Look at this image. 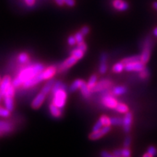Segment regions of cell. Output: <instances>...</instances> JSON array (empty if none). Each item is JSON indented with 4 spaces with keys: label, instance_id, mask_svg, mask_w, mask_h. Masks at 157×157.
I'll use <instances>...</instances> for the list:
<instances>
[{
    "label": "cell",
    "instance_id": "35",
    "mask_svg": "<svg viewBox=\"0 0 157 157\" xmlns=\"http://www.w3.org/2000/svg\"><path fill=\"white\" fill-rule=\"evenodd\" d=\"M103 124H102L101 121H100V119H98L97 122L95 124V125H94L93 127V132H97V131L100 130L102 127H103Z\"/></svg>",
    "mask_w": 157,
    "mask_h": 157
},
{
    "label": "cell",
    "instance_id": "8",
    "mask_svg": "<svg viewBox=\"0 0 157 157\" xmlns=\"http://www.w3.org/2000/svg\"><path fill=\"white\" fill-rule=\"evenodd\" d=\"M111 130V125L109 126H103L100 130L97 132H92L89 135V138L92 140H96L101 138L105 135H106L108 132H110Z\"/></svg>",
    "mask_w": 157,
    "mask_h": 157
},
{
    "label": "cell",
    "instance_id": "15",
    "mask_svg": "<svg viewBox=\"0 0 157 157\" xmlns=\"http://www.w3.org/2000/svg\"><path fill=\"white\" fill-rule=\"evenodd\" d=\"M13 129V126L11 123L5 121H0V136L6 133L11 132Z\"/></svg>",
    "mask_w": 157,
    "mask_h": 157
},
{
    "label": "cell",
    "instance_id": "5",
    "mask_svg": "<svg viewBox=\"0 0 157 157\" xmlns=\"http://www.w3.org/2000/svg\"><path fill=\"white\" fill-rule=\"evenodd\" d=\"M101 102L104 106L111 109H115L118 104V101L113 97V94H109V95H103V98L101 100Z\"/></svg>",
    "mask_w": 157,
    "mask_h": 157
},
{
    "label": "cell",
    "instance_id": "31",
    "mask_svg": "<svg viewBox=\"0 0 157 157\" xmlns=\"http://www.w3.org/2000/svg\"><path fill=\"white\" fill-rule=\"evenodd\" d=\"M99 119L101 121L103 126H109V125H111V119L109 117H108L107 116L103 115Z\"/></svg>",
    "mask_w": 157,
    "mask_h": 157
},
{
    "label": "cell",
    "instance_id": "19",
    "mask_svg": "<svg viewBox=\"0 0 157 157\" xmlns=\"http://www.w3.org/2000/svg\"><path fill=\"white\" fill-rule=\"evenodd\" d=\"M84 82V81L83 79H80V78H78V79L74 80V81L72 82V84H71L70 87H69V90L70 92H73L76 91L78 89H80V87H82V84Z\"/></svg>",
    "mask_w": 157,
    "mask_h": 157
},
{
    "label": "cell",
    "instance_id": "14",
    "mask_svg": "<svg viewBox=\"0 0 157 157\" xmlns=\"http://www.w3.org/2000/svg\"><path fill=\"white\" fill-rule=\"evenodd\" d=\"M58 71V69L56 66H49V67L44 68L42 71L43 76H44V80H49L50 78H52L53 76L56 75V72Z\"/></svg>",
    "mask_w": 157,
    "mask_h": 157
},
{
    "label": "cell",
    "instance_id": "47",
    "mask_svg": "<svg viewBox=\"0 0 157 157\" xmlns=\"http://www.w3.org/2000/svg\"><path fill=\"white\" fill-rule=\"evenodd\" d=\"M56 2L57 3V5L59 6H63L64 5V1L63 0H55Z\"/></svg>",
    "mask_w": 157,
    "mask_h": 157
},
{
    "label": "cell",
    "instance_id": "46",
    "mask_svg": "<svg viewBox=\"0 0 157 157\" xmlns=\"http://www.w3.org/2000/svg\"><path fill=\"white\" fill-rule=\"evenodd\" d=\"M25 2L27 5L31 7V6H33L35 3V0H25Z\"/></svg>",
    "mask_w": 157,
    "mask_h": 157
},
{
    "label": "cell",
    "instance_id": "30",
    "mask_svg": "<svg viewBox=\"0 0 157 157\" xmlns=\"http://www.w3.org/2000/svg\"><path fill=\"white\" fill-rule=\"evenodd\" d=\"M139 73H140L139 76L142 79H146L150 76V72H149V70L146 67H145L142 71H140Z\"/></svg>",
    "mask_w": 157,
    "mask_h": 157
},
{
    "label": "cell",
    "instance_id": "41",
    "mask_svg": "<svg viewBox=\"0 0 157 157\" xmlns=\"http://www.w3.org/2000/svg\"><path fill=\"white\" fill-rule=\"evenodd\" d=\"M77 48L80 49V50H82V51H84V52H85L87 50V44H85V42H83L82 43H79V44H77Z\"/></svg>",
    "mask_w": 157,
    "mask_h": 157
},
{
    "label": "cell",
    "instance_id": "10",
    "mask_svg": "<svg viewBox=\"0 0 157 157\" xmlns=\"http://www.w3.org/2000/svg\"><path fill=\"white\" fill-rule=\"evenodd\" d=\"M132 122V114L130 112H127L123 118V129L126 133H129L131 130Z\"/></svg>",
    "mask_w": 157,
    "mask_h": 157
},
{
    "label": "cell",
    "instance_id": "38",
    "mask_svg": "<svg viewBox=\"0 0 157 157\" xmlns=\"http://www.w3.org/2000/svg\"><path fill=\"white\" fill-rule=\"evenodd\" d=\"M131 156V151L129 150V148L124 147L122 148V156L124 157H129Z\"/></svg>",
    "mask_w": 157,
    "mask_h": 157
},
{
    "label": "cell",
    "instance_id": "18",
    "mask_svg": "<svg viewBox=\"0 0 157 157\" xmlns=\"http://www.w3.org/2000/svg\"><path fill=\"white\" fill-rule=\"evenodd\" d=\"M55 82H56V81H55L54 78H50V79H49L48 81L47 82V83L44 84V87H42L41 92L44 94H45L46 95H48L50 92H51V90H52V87H53Z\"/></svg>",
    "mask_w": 157,
    "mask_h": 157
},
{
    "label": "cell",
    "instance_id": "39",
    "mask_svg": "<svg viewBox=\"0 0 157 157\" xmlns=\"http://www.w3.org/2000/svg\"><path fill=\"white\" fill-rule=\"evenodd\" d=\"M79 31L84 36H86V35H87L90 33V27L87 26V25H84V26L82 27Z\"/></svg>",
    "mask_w": 157,
    "mask_h": 157
},
{
    "label": "cell",
    "instance_id": "45",
    "mask_svg": "<svg viewBox=\"0 0 157 157\" xmlns=\"http://www.w3.org/2000/svg\"><path fill=\"white\" fill-rule=\"evenodd\" d=\"M101 156L102 157H113V154L109 153V151H101Z\"/></svg>",
    "mask_w": 157,
    "mask_h": 157
},
{
    "label": "cell",
    "instance_id": "34",
    "mask_svg": "<svg viewBox=\"0 0 157 157\" xmlns=\"http://www.w3.org/2000/svg\"><path fill=\"white\" fill-rule=\"evenodd\" d=\"M107 71V64L106 63H100L99 72L100 74H104Z\"/></svg>",
    "mask_w": 157,
    "mask_h": 157
},
{
    "label": "cell",
    "instance_id": "28",
    "mask_svg": "<svg viewBox=\"0 0 157 157\" xmlns=\"http://www.w3.org/2000/svg\"><path fill=\"white\" fill-rule=\"evenodd\" d=\"M97 82H98V76L97 75H95V74H94V75H92L90 76V78H89V80H88L87 84L90 89L92 90L94 87H95V85Z\"/></svg>",
    "mask_w": 157,
    "mask_h": 157
},
{
    "label": "cell",
    "instance_id": "44",
    "mask_svg": "<svg viewBox=\"0 0 157 157\" xmlns=\"http://www.w3.org/2000/svg\"><path fill=\"white\" fill-rule=\"evenodd\" d=\"M64 3L66 4L68 7H74L75 5V0H63Z\"/></svg>",
    "mask_w": 157,
    "mask_h": 157
},
{
    "label": "cell",
    "instance_id": "25",
    "mask_svg": "<svg viewBox=\"0 0 157 157\" xmlns=\"http://www.w3.org/2000/svg\"><path fill=\"white\" fill-rule=\"evenodd\" d=\"M115 110L118 112L121 113H126L128 112L129 108L127 105H125L124 103H118L117 107H116Z\"/></svg>",
    "mask_w": 157,
    "mask_h": 157
},
{
    "label": "cell",
    "instance_id": "17",
    "mask_svg": "<svg viewBox=\"0 0 157 157\" xmlns=\"http://www.w3.org/2000/svg\"><path fill=\"white\" fill-rule=\"evenodd\" d=\"M3 100L5 108H7L10 111H13L14 110V97L5 95L3 96Z\"/></svg>",
    "mask_w": 157,
    "mask_h": 157
},
{
    "label": "cell",
    "instance_id": "4",
    "mask_svg": "<svg viewBox=\"0 0 157 157\" xmlns=\"http://www.w3.org/2000/svg\"><path fill=\"white\" fill-rule=\"evenodd\" d=\"M111 86V82L107 78H103V79L100 80L98 82L93 89L91 90L92 93H100V92L103 91V90L110 88Z\"/></svg>",
    "mask_w": 157,
    "mask_h": 157
},
{
    "label": "cell",
    "instance_id": "36",
    "mask_svg": "<svg viewBox=\"0 0 157 157\" xmlns=\"http://www.w3.org/2000/svg\"><path fill=\"white\" fill-rule=\"evenodd\" d=\"M147 152H148V154H150L151 156H154L157 154L156 148H155L154 146H152L149 147V148H148V150H147Z\"/></svg>",
    "mask_w": 157,
    "mask_h": 157
},
{
    "label": "cell",
    "instance_id": "1",
    "mask_svg": "<svg viewBox=\"0 0 157 157\" xmlns=\"http://www.w3.org/2000/svg\"><path fill=\"white\" fill-rule=\"evenodd\" d=\"M44 69V65L40 63L29 65L19 72L16 77L12 81V84L15 88L19 87L20 86L23 85L25 82L41 73Z\"/></svg>",
    "mask_w": 157,
    "mask_h": 157
},
{
    "label": "cell",
    "instance_id": "52",
    "mask_svg": "<svg viewBox=\"0 0 157 157\" xmlns=\"http://www.w3.org/2000/svg\"><path fill=\"white\" fill-rule=\"evenodd\" d=\"M1 81H2V78H1V77H0V82H1Z\"/></svg>",
    "mask_w": 157,
    "mask_h": 157
},
{
    "label": "cell",
    "instance_id": "20",
    "mask_svg": "<svg viewBox=\"0 0 157 157\" xmlns=\"http://www.w3.org/2000/svg\"><path fill=\"white\" fill-rule=\"evenodd\" d=\"M80 90H81V93L82 94V95H83L84 97L86 98H90V95H91V94H92L91 90L90 89L89 87H88L87 84L85 82L82 84V87H80Z\"/></svg>",
    "mask_w": 157,
    "mask_h": 157
},
{
    "label": "cell",
    "instance_id": "3",
    "mask_svg": "<svg viewBox=\"0 0 157 157\" xmlns=\"http://www.w3.org/2000/svg\"><path fill=\"white\" fill-rule=\"evenodd\" d=\"M52 103L55 105L63 109L66 105V100H67V93L65 89H60L52 94Z\"/></svg>",
    "mask_w": 157,
    "mask_h": 157
},
{
    "label": "cell",
    "instance_id": "48",
    "mask_svg": "<svg viewBox=\"0 0 157 157\" xmlns=\"http://www.w3.org/2000/svg\"><path fill=\"white\" fill-rule=\"evenodd\" d=\"M153 34H154L155 36L157 37V27H156V28L154 29V31H153Z\"/></svg>",
    "mask_w": 157,
    "mask_h": 157
},
{
    "label": "cell",
    "instance_id": "2",
    "mask_svg": "<svg viewBox=\"0 0 157 157\" xmlns=\"http://www.w3.org/2000/svg\"><path fill=\"white\" fill-rule=\"evenodd\" d=\"M153 46V40L151 36H147L145 38L142 44V53L140 55V60L144 64H146L148 62L151 56V50Z\"/></svg>",
    "mask_w": 157,
    "mask_h": 157
},
{
    "label": "cell",
    "instance_id": "51",
    "mask_svg": "<svg viewBox=\"0 0 157 157\" xmlns=\"http://www.w3.org/2000/svg\"><path fill=\"white\" fill-rule=\"evenodd\" d=\"M2 99H3V97H2V95H0V101H2Z\"/></svg>",
    "mask_w": 157,
    "mask_h": 157
},
{
    "label": "cell",
    "instance_id": "13",
    "mask_svg": "<svg viewBox=\"0 0 157 157\" xmlns=\"http://www.w3.org/2000/svg\"><path fill=\"white\" fill-rule=\"evenodd\" d=\"M112 5L113 8L119 11H125L129 8V5L124 0H113Z\"/></svg>",
    "mask_w": 157,
    "mask_h": 157
},
{
    "label": "cell",
    "instance_id": "24",
    "mask_svg": "<svg viewBox=\"0 0 157 157\" xmlns=\"http://www.w3.org/2000/svg\"><path fill=\"white\" fill-rule=\"evenodd\" d=\"M60 89L66 90V85L60 81L56 82H55L53 87L52 88V90H51V93H52V94H53L56 93V91H58V90H60Z\"/></svg>",
    "mask_w": 157,
    "mask_h": 157
},
{
    "label": "cell",
    "instance_id": "32",
    "mask_svg": "<svg viewBox=\"0 0 157 157\" xmlns=\"http://www.w3.org/2000/svg\"><path fill=\"white\" fill-rule=\"evenodd\" d=\"M10 112L7 108L0 107V117H8L10 115Z\"/></svg>",
    "mask_w": 157,
    "mask_h": 157
},
{
    "label": "cell",
    "instance_id": "23",
    "mask_svg": "<svg viewBox=\"0 0 157 157\" xmlns=\"http://www.w3.org/2000/svg\"><path fill=\"white\" fill-rule=\"evenodd\" d=\"M127 91V88L124 87V86H118V87H115L111 90V93L113 94V95H121L123 94L126 93Z\"/></svg>",
    "mask_w": 157,
    "mask_h": 157
},
{
    "label": "cell",
    "instance_id": "11",
    "mask_svg": "<svg viewBox=\"0 0 157 157\" xmlns=\"http://www.w3.org/2000/svg\"><path fill=\"white\" fill-rule=\"evenodd\" d=\"M12 78L10 76H5L2 79L1 82H0V95H2V97L5 95L7 90L8 87L12 84Z\"/></svg>",
    "mask_w": 157,
    "mask_h": 157
},
{
    "label": "cell",
    "instance_id": "22",
    "mask_svg": "<svg viewBox=\"0 0 157 157\" xmlns=\"http://www.w3.org/2000/svg\"><path fill=\"white\" fill-rule=\"evenodd\" d=\"M141 61L140 60V56H132L130 57H127V58H124L121 62L124 64H128V63H132L135 62H138Z\"/></svg>",
    "mask_w": 157,
    "mask_h": 157
},
{
    "label": "cell",
    "instance_id": "33",
    "mask_svg": "<svg viewBox=\"0 0 157 157\" xmlns=\"http://www.w3.org/2000/svg\"><path fill=\"white\" fill-rule=\"evenodd\" d=\"M74 36H75L76 43H77V44H79V43H82L84 42V36L82 34L81 32H80V31L76 32L75 35H74Z\"/></svg>",
    "mask_w": 157,
    "mask_h": 157
},
{
    "label": "cell",
    "instance_id": "27",
    "mask_svg": "<svg viewBox=\"0 0 157 157\" xmlns=\"http://www.w3.org/2000/svg\"><path fill=\"white\" fill-rule=\"evenodd\" d=\"M123 70H124V64L121 61L116 63L112 68L113 72H114V73H121Z\"/></svg>",
    "mask_w": 157,
    "mask_h": 157
},
{
    "label": "cell",
    "instance_id": "37",
    "mask_svg": "<svg viewBox=\"0 0 157 157\" xmlns=\"http://www.w3.org/2000/svg\"><path fill=\"white\" fill-rule=\"evenodd\" d=\"M67 41H68V44H69L70 46H74L76 44H77V43H76V38L74 36H70L68 38Z\"/></svg>",
    "mask_w": 157,
    "mask_h": 157
},
{
    "label": "cell",
    "instance_id": "43",
    "mask_svg": "<svg viewBox=\"0 0 157 157\" xmlns=\"http://www.w3.org/2000/svg\"><path fill=\"white\" fill-rule=\"evenodd\" d=\"M130 144H131V137L129 136H127L124 141V146L127 147V148H128V147L130 146Z\"/></svg>",
    "mask_w": 157,
    "mask_h": 157
},
{
    "label": "cell",
    "instance_id": "16",
    "mask_svg": "<svg viewBox=\"0 0 157 157\" xmlns=\"http://www.w3.org/2000/svg\"><path fill=\"white\" fill-rule=\"evenodd\" d=\"M49 109H50V112L52 116L55 118H60L63 115V110L60 108L55 105L54 103H51L49 105Z\"/></svg>",
    "mask_w": 157,
    "mask_h": 157
},
{
    "label": "cell",
    "instance_id": "12",
    "mask_svg": "<svg viewBox=\"0 0 157 157\" xmlns=\"http://www.w3.org/2000/svg\"><path fill=\"white\" fill-rule=\"evenodd\" d=\"M45 98H46V95L41 92L40 93H39L37 95L32 102H31V108L34 109H38L39 108L41 107V105H42L44 103Z\"/></svg>",
    "mask_w": 157,
    "mask_h": 157
},
{
    "label": "cell",
    "instance_id": "7",
    "mask_svg": "<svg viewBox=\"0 0 157 157\" xmlns=\"http://www.w3.org/2000/svg\"><path fill=\"white\" fill-rule=\"evenodd\" d=\"M44 76H43V73L42 71L41 73H39V74H37L36 76H34L33 78H30V79L27 80L26 82H25L23 84V87L24 88H29V87H32L40 83L41 82L44 81Z\"/></svg>",
    "mask_w": 157,
    "mask_h": 157
},
{
    "label": "cell",
    "instance_id": "6",
    "mask_svg": "<svg viewBox=\"0 0 157 157\" xmlns=\"http://www.w3.org/2000/svg\"><path fill=\"white\" fill-rule=\"evenodd\" d=\"M77 59L74 58V56H71L69 58H68L66 60H65L63 62L61 63L57 68L58 72H63L64 71L68 69V68L73 66L77 63Z\"/></svg>",
    "mask_w": 157,
    "mask_h": 157
},
{
    "label": "cell",
    "instance_id": "21",
    "mask_svg": "<svg viewBox=\"0 0 157 157\" xmlns=\"http://www.w3.org/2000/svg\"><path fill=\"white\" fill-rule=\"evenodd\" d=\"M17 60L21 64H26L30 60V57L26 52H21L17 56Z\"/></svg>",
    "mask_w": 157,
    "mask_h": 157
},
{
    "label": "cell",
    "instance_id": "40",
    "mask_svg": "<svg viewBox=\"0 0 157 157\" xmlns=\"http://www.w3.org/2000/svg\"><path fill=\"white\" fill-rule=\"evenodd\" d=\"M113 157L122 156V149H116L112 153Z\"/></svg>",
    "mask_w": 157,
    "mask_h": 157
},
{
    "label": "cell",
    "instance_id": "29",
    "mask_svg": "<svg viewBox=\"0 0 157 157\" xmlns=\"http://www.w3.org/2000/svg\"><path fill=\"white\" fill-rule=\"evenodd\" d=\"M111 119V125L113 126H121L123 125V118L120 117H112Z\"/></svg>",
    "mask_w": 157,
    "mask_h": 157
},
{
    "label": "cell",
    "instance_id": "26",
    "mask_svg": "<svg viewBox=\"0 0 157 157\" xmlns=\"http://www.w3.org/2000/svg\"><path fill=\"white\" fill-rule=\"evenodd\" d=\"M84 55V51H82V50H80V49H78L77 48L72 50L71 52V56H74V58L77 59V60H80V59L83 58Z\"/></svg>",
    "mask_w": 157,
    "mask_h": 157
},
{
    "label": "cell",
    "instance_id": "49",
    "mask_svg": "<svg viewBox=\"0 0 157 157\" xmlns=\"http://www.w3.org/2000/svg\"><path fill=\"white\" fill-rule=\"evenodd\" d=\"M153 7L157 10V2H155L153 3Z\"/></svg>",
    "mask_w": 157,
    "mask_h": 157
},
{
    "label": "cell",
    "instance_id": "42",
    "mask_svg": "<svg viewBox=\"0 0 157 157\" xmlns=\"http://www.w3.org/2000/svg\"><path fill=\"white\" fill-rule=\"evenodd\" d=\"M107 58V54L105 53V52H103V53H101V56H100V63H106Z\"/></svg>",
    "mask_w": 157,
    "mask_h": 157
},
{
    "label": "cell",
    "instance_id": "50",
    "mask_svg": "<svg viewBox=\"0 0 157 157\" xmlns=\"http://www.w3.org/2000/svg\"><path fill=\"white\" fill-rule=\"evenodd\" d=\"M143 156H144V157H151V155L149 154L148 152H147V154H143Z\"/></svg>",
    "mask_w": 157,
    "mask_h": 157
},
{
    "label": "cell",
    "instance_id": "9",
    "mask_svg": "<svg viewBox=\"0 0 157 157\" xmlns=\"http://www.w3.org/2000/svg\"><path fill=\"white\" fill-rule=\"evenodd\" d=\"M146 67L145 64L143 62L138 61L132 63L124 65V70L127 71H137L140 72L143 68Z\"/></svg>",
    "mask_w": 157,
    "mask_h": 157
}]
</instances>
